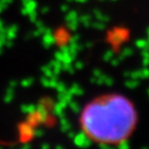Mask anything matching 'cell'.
Masks as SVG:
<instances>
[{
  "mask_svg": "<svg viewBox=\"0 0 149 149\" xmlns=\"http://www.w3.org/2000/svg\"><path fill=\"white\" fill-rule=\"evenodd\" d=\"M82 133L96 144L117 146L132 137L138 124L137 107L123 93L109 92L93 97L79 116Z\"/></svg>",
  "mask_w": 149,
  "mask_h": 149,
  "instance_id": "cell-1",
  "label": "cell"
}]
</instances>
